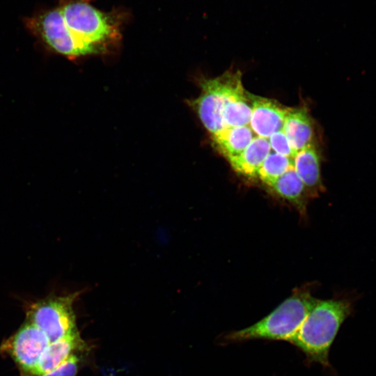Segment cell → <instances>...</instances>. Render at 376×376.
<instances>
[{
	"label": "cell",
	"instance_id": "cell-1",
	"mask_svg": "<svg viewBox=\"0 0 376 376\" xmlns=\"http://www.w3.org/2000/svg\"><path fill=\"white\" fill-rule=\"evenodd\" d=\"M353 310L354 300L350 297L318 299L289 342L302 352L308 362L329 368L331 346Z\"/></svg>",
	"mask_w": 376,
	"mask_h": 376
},
{
	"label": "cell",
	"instance_id": "cell-2",
	"mask_svg": "<svg viewBox=\"0 0 376 376\" xmlns=\"http://www.w3.org/2000/svg\"><path fill=\"white\" fill-rule=\"evenodd\" d=\"M59 8L81 56L105 53L116 46L123 13L102 12L88 0H66Z\"/></svg>",
	"mask_w": 376,
	"mask_h": 376
},
{
	"label": "cell",
	"instance_id": "cell-3",
	"mask_svg": "<svg viewBox=\"0 0 376 376\" xmlns=\"http://www.w3.org/2000/svg\"><path fill=\"white\" fill-rule=\"evenodd\" d=\"M317 301L308 291L296 290L254 324L224 334L222 342L234 343L254 339L290 341Z\"/></svg>",
	"mask_w": 376,
	"mask_h": 376
},
{
	"label": "cell",
	"instance_id": "cell-4",
	"mask_svg": "<svg viewBox=\"0 0 376 376\" xmlns=\"http://www.w3.org/2000/svg\"><path fill=\"white\" fill-rule=\"evenodd\" d=\"M81 293L49 295L29 303L26 320L43 331L50 343L76 334L79 331L73 306Z\"/></svg>",
	"mask_w": 376,
	"mask_h": 376
},
{
	"label": "cell",
	"instance_id": "cell-5",
	"mask_svg": "<svg viewBox=\"0 0 376 376\" xmlns=\"http://www.w3.org/2000/svg\"><path fill=\"white\" fill-rule=\"evenodd\" d=\"M26 24L30 31L56 53L70 58L81 56L59 7L28 18Z\"/></svg>",
	"mask_w": 376,
	"mask_h": 376
},
{
	"label": "cell",
	"instance_id": "cell-6",
	"mask_svg": "<svg viewBox=\"0 0 376 376\" xmlns=\"http://www.w3.org/2000/svg\"><path fill=\"white\" fill-rule=\"evenodd\" d=\"M50 343L45 334L31 322H25L1 346L22 371L29 374L36 366L42 352Z\"/></svg>",
	"mask_w": 376,
	"mask_h": 376
},
{
	"label": "cell",
	"instance_id": "cell-7",
	"mask_svg": "<svg viewBox=\"0 0 376 376\" xmlns=\"http://www.w3.org/2000/svg\"><path fill=\"white\" fill-rule=\"evenodd\" d=\"M233 72L201 82L199 96L191 104L207 132L213 137L226 128L222 118L224 97Z\"/></svg>",
	"mask_w": 376,
	"mask_h": 376
},
{
	"label": "cell",
	"instance_id": "cell-8",
	"mask_svg": "<svg viewBox=\"0 0 376 376\" xmlns=\"http://www.w3.org/2000/svg\"><path fill=\"white\" fill-rule=\"evenodd\" d=\"M252 112L249 126L256 136L268 139L281 130L288 108L275 101L249 94Z\"/></svg>",
	"mask_w": 376,
	"mask_h": 376
},
{
	"label": "cell",
	"instance_id": "cell-9",
	"mask_svg": "<svg viewBox=\"0 0 376 376\" xmlns=\"http://www.w3.org/2000/svg\"><path fill=\"white\" fill-rule=\"evenodd\" d=\"M251 112V102L242 84L241 74L233 72L222 108L224 123L226 127L249 125Z\"/></svg>",
	"mask_w": 376,
	"mask_h": 376
},
{
	"label": "cell",
	"instance_id": "cell-10",
	"mask_svg": "<svg viewBox=\"0 0 376 376\" xmlns=\"http://www.w3.org/2000/svg\"><path fill=\"white\" fill-rule=\"evenodd\" d=\"M86 348V343L79 333L51 342L42 352L35 368L29 374L22 376H40L48 373L72 355L81 352Z\"/></svg>",
	"mask_w": 376,
	"mask_h": 376
},
{
	"label": "cell",
	"instance_id": "cell-11",
	"mask_svg": "<svg viewBox=\"0 0 376 376\" xmlns=\"http://www.w3.org/2000/svg\"><path fill=\"white\" fill-rule=\"evenodd\" d=\"M282 130L297 152L313 144V126L305 108L289 109Z\"/></svg>",
	"mask_w": 376,
	"mask_h": 376
},
{
	"label": "cell",
	"instance_id": "cell-12",
	"mask_svg": "<svg viewBox=\"0 0 376 376\" xmlns=\"http://www.w3.org/2000/svg\"><path fill=\"white\" fill-rule=\"evenodd\" d=\"M270 152L268 139L256 136L240 154L228 160L237 173L254 178L257 177L260 167Z\"/></svg>",
	"mask_w": 376,
	"mask_h": 376
},
{
	"label": "cell",
	"instance_id": "cell-13",
	"mask_svg": "<svg viewBox=\"0 0 376 376\" xmlns=\"http://www.w3.org/2000/svg\"><path fill=\"white\" fill-rule=\"evenodd\" d=\"M293 166L311 194L317 196L322 191L320 157L313 144L297 152Z\"/></svg>",
	"mask_w": 376,
	"mask_h": 376
},
{
	"label": "cell",
	"instance_id": "cell-14",
	"mask_svg": "<svg viewBox=\"0 0 376 376\" xmlns=\"http://www.w3.org/2000/svg\"><path fill=\"white\" fill-rule=\"evenodd\" d=\"M255 134L249 125L226 127L212 141L228 159L240 154L251 142Z\"/></svg>",
	"mask_w": 376,
	"mask_h": 376
},
{
	"label": "cell",
	"instance_id": "cell-15",
	"mask_svg": "<svg viewBox=\"0 0 376 376\" xmlns=\"http://www.w3.org/2000/svg\"><path fill=\"white\" fill-rule=\"evenodd\" d=\"M270 187L279 196L295 206L300 212L305 211L308 191L293 166L281 175Z\"/></svg>",
	"mask_w": 376,
	"mask_h": 376
},
{
	"label": "cell",
	"instance_id": "cell-16",
	"mask_svg": "<svg viewBox=\"0 0 376 376\" xmlns=\"http://www.w3.org/2000/svg\"><path fill=\"white\" fill-rule=\"evenodd\" d=\"M292 166V159L274 152H270L260 167L257 177L270 187Z\"/></svg>",
	"mask_w": 376,
	"mask_h": 376
},
{
	"label": "cell",
	"instance_id": "cell-17",
	"mask_svg": "<svg viewBox=\"0 0 376 376\" xmlns=\"http://www.w3.org/2000/svg\"><path fill=\"white\" fill-rule=\"evenodd\" d=\"M268 141L273 152L294 159L297 154L291 146L283 130H279L268 138Z\"/></svg>",
	"mask_w": 376,
	"mask_h": 376
},
{
	"label": "cell",
	"instance_id": "cell-18",
	"mask_svg": "<svg viewBox=\"0 0 376 376\" xmlns=\"http://www.w3.org/2000/svg\"><path fill=\"white\" fill-rule=\"evenodd\" d=\"M80 366L78 354L72 355L65 362L54 370L40 376H76Z\"/></svg>",
	"mask_w": 376,
	"mask_h": 376
}]
</instances>
